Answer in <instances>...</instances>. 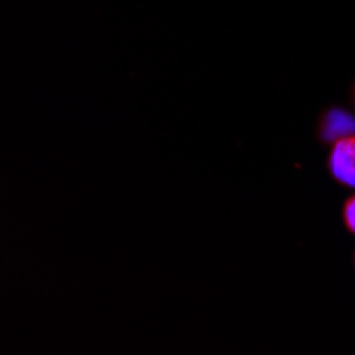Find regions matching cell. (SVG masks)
Segmentation results:
<instances>
[{
	"mask_svg": "<svg viewBox=\"0 0 355 355\" xmlns=\"http://www.w3.org/2000/svg\"><path fill=\"white\" fill-rule=\"evenodd\" d=\"M328 168L334 181H338L345 187H355V137L353 135L334 141L328 157Z\"/></svg>",
	"mask_w": 355,
	"mask_h": 355,
	"instance_id": "1",
	"label": "cell"
},
{
	"mask_svg": "<svg viewBox=\"0 0 355 355\" xmlns=\"http://www.w3.org/2000/svg\"><path fill=\"white\" fill-rule=\"evenodd\" d=\"M343 221H345V228L351 234H355V193H353V196L343 207Z\"/></svg>",
	"mask_w": 355,
	"mask_h": 355,
	"instance_id": "2",
	"label": "cell"
}]
</instances>
